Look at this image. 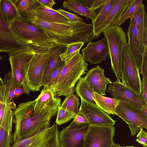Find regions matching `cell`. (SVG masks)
<instances>
[{
    "label": "cell",
    "mask_w": 147,
    "mask_h": 147,
    "mask_svg": "<svg viewBox=\"0 0 147 147\" xmlns=\"http://www.w3.org/2000/svg\"><path fill=\"white\" fill-rule=\"evenodd\" d=\"M20 18L28 20L43 30L54 43L67 46L76 42H91L97 38L94 34L92 24L83 22L71 25L49 22L30 13L21 16Z\"/></svg>",
    "instance_id": "obj_1"
},
{
    "label": "cell",
    "mask_w": 147,
    "mask_h": 147,
    "mask_svg": "<svg viewBox=\"0 0 147 147\" xmlns=\"http://www.w3.org/2000/svg\"><path fill=\"white\" fill-rule=\"evenodd\" d=\"M141 109L144 116L147 118V105H142Z\"/></svg>",
    "instance_id": "obj_46"
},
{
    "label": "cell",
    "mask_w": 147,
    "mask_h": 147,
    "mask_svg": "<svg viewBox=\"0 0 147 147\" xmlns=\"http://www.w3.org/2000/svg\"><path fill=\"white\" fill-rule=\"evenodd\" d=\"M54 44L50 42L31 45L34 53L27 76V85L30 91L40 90L44 70L53 53Z\"/></svg>",
    "instance_id": "obj_3"
},
{
    "label": "cell",
    "mask_w": 147,
    "mask_h": 147,
    "mask_svg": "<svg viewBox=\"0 0 147 147\" xmlns=\"http://www.w3.org/2000/svg\"><path fill=\"white\" fill-rule=\"evenodd\" d=\"M106 0H94L92 4L89 8L92 11H95L101 7Z\"/></svg>",
    "instance_id": "obj_41"
},
{
    "label": "cell",
    "mask_w": 147,
    "mask_h": 147,
    "mask_svg": "<svg viewBox=\"0 0 147 147\" xmlns=\"http://www.w3.org/2000/svg\"><path fill=\"white\" fill-rule=\"evenodd\" d=\"M120 145L118 144L114 143L110 147H120Z\"/></svg>",
    "instance_id": "obj_47"
},
{
    "label": "cell",
    "mask_w": 147,
    "mask_h": 147,
    "mask_svg": "<svg viewBox=\"0 0 147 147\" xmlns=\"http://www.w3.org/2000/svg\"><path fill=\"white\" fill-rule=\"evenodd\" d=\"M115 128L114 126L89 125L84 147H110L114 143Z\"/></svg>",
    "instance_id": "obj_12"
},
{
    "label": "cell",
    "mask_w": 147,
    "mask_h": 147,
    "mask_svg": "<svg viewBox=\"0 0 147 147\" xmlns=\"http://www.w3.org/2000/svg\"><path fill=\"white\" fill-rule=\"evenodd\" d=\"M3 81L5 91V103L8 104L11 102L12 100L14 98L16 87L11 71L5 74Z\"/></svg>",
    "instance_id": "obj_30"
},
{
    "label": "cell",
    "mask_w": 147,
    "mask_h": 147,
    "mask_svg": "<svg viewBox=\"0 0 147 147\" xmlns=\"http://www.w3.org/2000/svg\"><path fill=\"white\" fill-rule=\"evenodd\" d=\"M67 46L54 43L53 51L49 58L45 67L41 83V86L45 87L47 84L49 76L55 68L62 61L60 55L66 50Z\"/></svg>",
    "instance_id": "obj_24"
},
{
    "label": "cell",
    "mask_w": 147,
    "mask_h": 147,
    "mask_svg": "<svg viewBox=\"0 0 147 147\" xmlns=\"http://www.w3.org/2000/svg\"><path fill=\"white\" fill-rule=\"evenodd\" d=\"M142 96L147 104V78H142Z\"/></svg>",
    "instance_id": "obj_42"
},
{
    "label": "cell",
    "mask_w": 147,
    "mask_h": 147,
    "mask_svg": "<svg viewBox=\"0 0 147 147\" xmlns=\"http://www.w3.org/2000/svg\"><path fill=\"white\" fill-rule=\"evenodd\" d=\"M76 114L65 109L61 106L58 108L57 115L55 123L59 125L67 123L74 119Z\"/></svg>",
    "instance_id": "obj_35"
},
{
    "label": "cell",
    "mask_w": 147,
    "mask_h": 147,
    "mask_svg": "<svg viewBox=\"0 0 147 147\" xmlns=\"http://www.w3.org/2000/svg\"><path fill=\"white\" fill-rule=\"evenodd\" d=\"M35 102L34 100L20 104L13 111L15 127L12 140L14 142L50 127L51 119L57 112L58 109L35 114Z\"/></svg>",
    "instance_id": "obj_2"
},
{
    "label": "cell",
    "mask_w": 147,
    "mask_h": 147,
    "mask_svg": "<svg viewBox=\"0 0 147 147\" xmlns=\"http://www.w3.org/2000/svg\"><path fill=\"white\" fill-rule=\"evenodd\" d=\"M5 105V91L3 86L0 88V122L3 116Z\"/></svg>",
    "instance_id": "obj_37"
},
{
    "label": "cell",
    "mask_w": 147,
    "mask_h": 147,
    "mask_svg": "<svg viewBox=\"0 0 147 147\" xmlns=\"http://www.w3.org/2000/svg\"><path fill=\"white\" fill-rule=\"evenodd\" d=\"M75 91L74 87H72L67 89L55 92L54 94L56 96L58 97L63 95L67 97L70 95L74 94Z\"/></svg>",
    "instance_id": "obj_40"
},
{
    "label": "cell",
    "mask_w": 147,
    "mask_h": 147,
    "mask_svg": "<svg viewBox=\"0 0 147 147\" xmlns=\"http://www.w3.org/2000/svg\"><path fill=\"white\" fill-rule=\"evenodd\" d=\"M85 6L89 8H90L94 0H79Z\"/></svg>",
    "instance_id": "obj_45"
},
{
    "label": "cell",
    "mask_w": 147,
    "mask_h": 147,
    "mask_svg": "<svg viewBox=\"0 0 147 147\" xmlns=\"http://www.w3.org/2000/svg\"><path fill=\"white\" fill-rule=\"evenodd\" d=\"M73 121L77 125H85L89 124L86 117L80 111L76 114L74 118Z\"/></svg>",
    "instance_id": "obj_38"
},
{
    "label": "cell",
    "mask_w": 147,
    "mask_h": 147,
    "mask_svg": "<svg viewBox=\"0 0 147 147\" xmlns=\"http://www.w3.org/2000/svg\"><path fill=\"white\" fill-rule=\"evenodd\" d=\"M31 50V45L21 41L14 35L0 8V52H5L9 55Z\"/></svg>",
    "instance_id": "obj_11"
},
{
    "label": "cell",
    "mask_w": 147,
    "mask_h": 147,
    "mask_svg": "<svg viewBox=\"0 0 147 147\" xmlns=\"http://www.w3.org/2000/svg\"><path fill=\"white\" fill-rule=\"evenodd\" d=\"M10 28L14 35L21 41L30 45L53 42L42 29L30 21L20 18L11 23Z\"/></svg>",
    "instance_id": "obj_6"
},
{
    "label": "cell",
    "mask_w": 147,
    "mask_h": 147,
    "mask_svg": "<svg viewBox=\"0 0 147 147\" xmlns=\"http://www.w3.org/2000/svg\"><path fill=\"white\" fill-rule=\"evenodd\" d=\"M116 0H106L103 5L96 10V17L92 22L94 35L98 38L101 34L102 26Z\"/></svg>",
    "instance_id": "obj_25"
},
{
    "label": "cell",
    "mask_w": 147,
    "mask_h": 147,
    "mask_svg": "<svg viewBox=\"0 0 147 147\" xmlns=\"http://www.w3.org/2000/svg\"><path fill=\"white\" fill-rule=\"evenodd\" d=\"M86 117L90 125L97 126H114L116 121L97 106L81 100L79 110Z\"/></svg>",
    "instance_id": "obj_15"
},
{
    "label": "cell",
    "mask_w": 147,
    "mask_h": 147,
    "mask_svg": "<svg viewBox=\"0 0 147 147\" xmlns=\"http://www.w3.org/2000/svg\"><path fill=\"white\" fill-rule=\"evenodd\" d=\"M65 64L58 80L52 88L54 92L67 89L75 87L81 76L86 74L88 64L83 59L80 52Z\"/></svg>",
    "instance_id": "obj_5"
},
{
    "label": "cell",
    "mask_w": 147,
    "mask_h": 147,
    "mask_svg": "<svg viewBox=\"0 0 147 147\" xmlns=\"http://www.w3.org/2000/svg\"><path fill=\"white\" fill-rule=\"evenodd\" d=\"M26 13L33 14L49 22L71 25H76L79 23L70 20L59 13L57 10L44 7L37 0H30L29 7L25 11L20 13V16Z\"/></svg>",
    "instance_id": "obj_16"
},
{
    "label": "cell",
    "mask_w": 147,
    "mask_h": 147,
    "mask_svg": "<svg viewBox=\"0 0 147 147\" xmlns=\"http://www.w3.org/2000/svg\"><path fill=\"white\" fill-rule=\"evenodd\" d=\"M51 88H44L40 94L35 100L34 113L39 114L50 111L58 109L61 106V100L55 96Z\"/></svg>",
    "instance_id": "obj_21"
},
{
    "label": "cell",
    "mask_w": 147,
    "mask_h": 147,
    "mask_svg": "<svg viewBox=\"0 0 147 147\" xmlns=\"http://www.w3.org/2000/svg\"><path fill=\"white\" fill-rule=\"evenodd\" d=\"M34 53L32 48L31 50L24 51L9 55V60L11 69V71L14 83L16 86L23 88L26 94H29L30 91L27 85V76Z\"/></svg>",
    "instance_id": "obj_7"
},
{
    "label": "cell",
    "mask_w": 147,
    "mask_h": 147,
    "mask_svg": "<svg viewBox=\"0 0 147 147\" xmlns=\"http://www.w3.org/2000/svg\"><path fill=\"white\" fill-rule=\"evenodd\" d=\"M15 104L5 103V110L0 122V147H10L13 140L12 135L13 111Z\"/></svg>",
    "instance_id": "obj_20"
},
{
    "label": "cell",
    "mask_w": 147,
    "mask_h": 147,
    "mask_svg": "<svg viewBox=\"0 0 147 147\" xmlns=\"http://www.w3.org/2000/svg\"><path fill=\"white\" fill-rule=\"evenodd\" d=\"M89 124L77 125L73 121L59 134L60 147H84Z\"/></svg>",
    "instance_id": "obj_13"
},
{
    "label": "cell",
    "mask_w": 147,
    "mask_h": 147,
    "mask_svg": "<svg viewBox=\"0 0 147 147\" xmlns=\"http://www.w3.org/2000/svg\"><path fill=\"white\" fill-rule=\"evenodd\" d=\"M84 43L80 42L68 45L66 50L60 55L61 61H66L73 57L80 52Z\"/></svg>",
    "instance_id": "obj_33"
},
{
    "label": "cell",
    "mask_w": 147,
    "mask_h": 147,
    "mask_svg": "<svg viewBox=\"0 0 147 147\" xmlns=\"http://www.w3.org/2000/svg\"><path fill=\"white\" fill-rule=\"evenodd\" d=\"M57 11L59 13L72 22L77 23L83 22V20L78 14L68 12L60 8Z\"/></svg>",
    "instance_id": "obj_36"
},
{
    "label": "cell",
    "mask_w": 147,
    "mask_h": 147,
    "mask_svg": "<svg viewBox=\"0 0 147 147\" xmlns=\"http://www.w3.org/2000/svg\"><path fill=\"white\" fill-rule=\"evenodd\" d=\"M94 100L97 106L108 114L116 115L115 110L119 101L113 98L100 95L94 92Z\"/></svg>",
    "instance_id": "obj_28"
},
{
    "label": "cell",
    "mask_w": 147,
    "mask_h": 147,
    "mask_svg": "<svg viewBox=\"0 0 147 147\" xmlns=\"http://www.w3.org/2000/svg\"><path fill=\"white\" fill-rule=\"evenodd\" d=\"M14 93V98L18 97L22 94L25 93V91L22 88L19 86H16Z\"/></svg>",
    "instance_id": "obj_44"
},
{
    "label": "cell",
    "mask_w": 147,
    "mask_h": 147,
    "mask_svg": "<svg viewBox=\"0 0 147 147\" xmlns=\"http://www.w3.org/2000/svg\"><path fill=\"white\" fill-rule=\"evenodd\" d=\"M65 64V61H62L57 66L50 74L48 79L47 85L44 88H49L56 83Z\"/></svg>",
    "instance_id": "obj_34"
},
{
    "label": "cell",
    "mask_w": 147,
    "mask_h": 147,
    "mask_svg": "<svg viewBox=\"0 0 147 147\" xmlns=\"http://www.w3.org/2000/svg\"><path fill=\"white\" fill-rule=\"evenodd\" d=\"M115 113L116 115L127 124L132 136H134L141 129L147 128V118L141 109L119 101Z\"/></svg>",
    "instance_id": "obj_10"
},
{
    "label": "cell",
    "mask_w": 147,
    "mask_h": 147,
    "mask_svg": "<svg viewBox=\"0 0 147 147\" xmlns=\"http://www.w3.org/2000/svg\"><path fill=\"white\" fill-rule=\"evenodd\" d=\"M102 32L107 42L112 70L115 74L117 81H121L120 79L122 80L123 63V50L127 42L125 32L120 26L113 25Z\"/></svg>",
    "instance_id": "obj_4"
},
{
    "label": "cell",
    "mask_w": 147,
    "mask_h": 147,
    "mask_svg": "<svg viewBox=\"0 0 147 147\" xmlns=\"http://www.w3.org/2000/svg\"><path fill=\"white\" fill-rule=\"evenodd\" d=\"M133 0H116L102 26L101 33L106 28L114 25Z\"/></svg>",
    "instance_id": "obj_23"
},
{
    "label": "cell",
    "mask_w": 147,
    "mask_h": 147,
    "mask_svg": "<svg viewBox=\"0 0 147 147\" xmlns=\"http://www.w3.org/2000/svg\"><path fill=\"white\" fill-rule=\"evenodd\" d=\"M127 30V44L136 61L140 74L142 78H147V59L143 58L140 50L137 29L135 20L132 16Z\"/></svg>",
    "instance_id": "obj_17"
},
{
    "label": "cell",
    "mask_w": 147,
    "mask_h": 147,
    "mask_svg": "<svg viewBox=\"0 0 147 147\" xmlns=\"http://www.w3.org/2000/svg\"><path fill=\"white\" fill-rule=\"evenodd\" d=\"M106 91L113 98L138 108L141 109L143 105H147L142 94L137 93L123 84L121 81H116L109 84Z\"/></svg>",
    "instance_id": "obj_14"
},
{
    "label": "cell",
    "mask_w": 147,
    "mask_h": 147,
    "mask_svg": "<svg viewBox=\"0 0 147 147\" xmlns=\"http://www.w3.org/2000/svg\"><path fill=\"white\" fill-rule=\"evenodd\" d=\"M82 51L85 61L92 64L100 63L107 59L109 55L108 46L105 37L97 42H89Z\"/></svg>",
    "instance_id": "obj_18"
},
{
    "label": "cell",
    "mask_w": 147,
    "mask_h": 147,
    "mask_svg": "<svg viewBox=\"0 0 147 147\" xmlns=\"http://www.w3.org/2000/svg\"><path fill=\"white\" fill-rule=\"evenodd\" d=\"M120 147H125V146H120Z\"/></svg>",
    "instance_id": "obj_51"
},
{
    "label": "cell",
    "mask_w": 147,
    "mask_h": 147,
    "mask_svg": "<svg viewBox=\"0 0 147 147\" xmlns=\"http://www.w3.org/2000/svg\"><path fill=\"white\" fill-rule=\"evenodd\" d=\"M136 136V140L139 143L143 145L147 146V133L144 130L143 128L141 129Z\"/></svg>",
    "instance_id": "obj_39"
},
{
    "label": "cell",
    "mask_w": 147,
    "mask_h": 147,
    "mask_svg": "<svg viewBox=\"0 0 147 147\" xmlns=\"http://www.w3.org/2000/svg\"><path fill=\"white\" fill-rule=\"evenodd\" d=\"M122 83L137 93L142 94V81L137 65L127 42L123 50Z\"/></svg>",
    "instance_id": "obj_9"
},
{
    "label": "cell",
    "mask_w": 147,
    "mask_h": 147,
    "mask_svg": "<svg viewBox=\"0 0 147 147\" xmlns=\"http://www.w3.org/2000/svg\"><path fill=\"white\" fill-rule=\"evenodd\" d=\"M142 1V0H133L119 19L115 23L114 25L120 26L128 19L132 17Z\"/></svg>",
    "instance_id": "obj_31"
},
{
    "label": "cell",
    "mask_w": 147,
    "mask_h": 147,
    "mask_svg": "<svg viewBox=\"0 0 147 147\" xmlns=\"http://www.w3.org/2000/svg\"><path fill=\"white\" fill-rule=\"evenodd\" d=\"M63 6L70 11L74 12L78 14L88 18L92 22L94 20L96 16V10H91L81 3L79 0L65 1L63 2Z\"/></svg>",
    "instance_id": "obj_26"
},
{
    "label": "cell",
    "mask_w": 147,
    "mask_h": 147,
    "mask_svg": "<svg viewBox=\"0 0 147 147\" xmlns=\"http://www.w3.org/2000/svg\"><path fill=\"white\" fill-rule=\"evenodd\" d=\"M3 86H4L3 81L0 77V88Z\"/></svg>",
    "instance_id": "obj_48"
},
{
    "label": "cell",
    "mask_w": 147,
    "mask_h": 147,
    "mask_svg": "<svg viewBox=\"0 0 147 147\" xmlns=\"http://www.w3.org/2000/svg\"><path fill=\"white\" fill-rule=\"evenodd\" d=\"M104 73V69L98 65L88 71L84 76L93 92L103 96L106 95L107 84L112 82Z\"/></svg>",
    "instance_id": "obj_22"
},
{
    "label": "cell",
    "mask_w": 147,
    "mask_h": 147,
    "mask_svg": "<svg viewBox=\"0 0 147 147\" xmlns=\"http://www.w3.org/2000/svg\"><path fill=\"white\" fill-rule=\"evenodd\" d=\"M125 147H134L133 146H125Z\"/></svg>",
    "instance_id": "obj_49"
},
{
    "label": "cell",
    "mask_w": 147,
    "mask_h": 147,
    "mask_svg": "<svg viewBox=\"0 0 147 147\" xmlns=\"http://www.w3.org/2000/svg\"><path fill=\"white\" fill-rule=\"evenodd\" d=\"M2 57L1 56H0V60H1L2 59Z\"/></svg>",
    "instance_id": "obj_50"
},
{
    "label": "cell",
    "mask_w": 147,
    "mask_h": 147,
    "mask_svg": "<svg viewBox=\"0 0 147 147\" xmlns=\"http://www.w3.org/2000/svg\"><path fill=\"white\" fill-rule=\"evenodd\" d=\"M0 8L9 24L20 18V14L12 0H0Z\"/></svg>",
    "instance_id": "obj_29"
},
{
    "label": "cell",
    "mask_w": 147,
    "mask_h": 147,
    "mask_svg": "<svg viewBox=\"0 0 147 147\" xmlns=\"http://www.w3.org/2000/svg\"><path fill=\"white\" fill-rule=\"evenodd\" d=\"M142 147H147V146H143Z\"/></svg>",
    "instance_id": "obj_52"
},
{
    "label": "cell",
    "mask_w": 147,
    "mask_h": 147,
    "mask_svg": "<svg viewBox=\"0 0 147 147\" xmlns=\"http://www.w3.org/2000/svg\"><path fill=\"white\" fill-rule=\"evenodd\" d=\"M37 1L42 5L46 7L52 9L55 4L53 0H37Z\"/></svg>",
    "instance_id": "obj_43"
},
{
    "label": "cell",
    "mask_w": 147,
    "mask_h": 147,
    "mask_svg": "<svg viewBox=\"0 0 147 147\" xmlns=\"http://www.w3.org/2000/svg\"><path fill=\"white\" fill-rule=\"evenodd\" d=\"M75 90L76 94L81 100L97 106L94 100V92L89 86L84 77L80 78Z\"/></svg>",
    "instance_id": "obj_27"
},
{
    "label": "cell",
    "mask_w": 147,
    "mask_h": 147,
    "mask_svg": "<svg viewBox=\"0 0 147 147\" xmlns=\"http://www.w3.org/2000/svg\"><path fill=\"white\" fill-rule=\"evenodd\" d=\"M59 134L57 125L54 124L14 142L10 147H60Z\"/></svg>",
    "instance_id": "obj_8"
},
{
    "label": "cell",
    "mask_w": 147,
    "mask_h": 147,
    "mask_svg": "<svg viewBox=\"0 0 147 147\" xmlns=\"http://www.w3.org/2000/svg\"><path fill=\"white\" fill-rule=\"evenodd\" d=\"M80 104L78 97L76 94H72L66 97L61 107L65 109L76 114L79 111Z\"/></svg>",
    "instance_id": "obj_32"
},
{
    "label": "cell",
    "mask_w": 147,
    "mask_h": 147,
    "mask_svg": "<svg viewBox=\"0 0 147 147\" xmlns=\"http://www.w3.org/2000/svg\"><path fill=\"white\" fill-rule=\"evenodd\" d=\"M135 20L140 52L147 59V15L145 5L142 3L133 16Z\"/></svg>",
    "instance_id": "obj_19"
}]
</instances>
